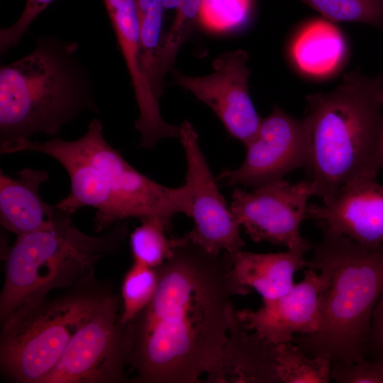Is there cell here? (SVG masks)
I'll return each instance as SVG.
<instances>
[{
    "instance_id": "obj_1",
    "label": "cell",
    "mask_w": 383,
    "mask_h": 383,
    "mask_svg": "<svg viewBox=\"0 0 383 383\" xmlns=\"http://www.w3.org/2000/svg\"><path fill=\"white\" fill-rule=\"evenodd\" d=\"M156 270L152 300L126 323L128 365L138 382H200L221 355L233 298L250 289L235 279L230 252L210 253L185 235Z\"/></svg>"
},
{
    "instance_id": "obj_2",
    "label": "cell",
    "mask_w": 383,
    "mask_h": 383,
    "mask_svg": "<svg viewBox=\"0 0 383 383\" xmlns=\"http://www.w3.org/2000/svg\"><path fill=\"white\" fill-rule=\"evenodd\" d=\"M306 98L313 196L327 202L349 183L376 179L383 168V76L355 70L333 91Z\"/></svg>"
},
{
    "instance_id": "obj_3",
    "label": "cell",
    "mask_w": 383,
    "mask_h": 383,
    "mask_svg": "<svg viewBox=\"0 0 383 383\" xmlns=\"http://www.w3.org/2000/svg\"><path fill=\"white\" fill-rule=\"evenodd\" d=\"M78 44L53 36L0 69V148L38 133L57 135L84 111H99Z\"/></svg>"
},
{
    "instance_id": "obj_4",
    "label": "cell",
    "mask_w": 383,
    "mask_h": 383,
    "mask_svg": "<svg viewBox=\"0 0 383 383\" xmlns=\"http://www.w3.org/2000/svg\"><path fill=\"white\" fill-rule=\"evenodd\" d=\"M311 250L309 267L325 279L321 325L315 333L295 335L291 342L332 363L365 359L372 313L383 292V243L365 246L323 230Z\"/></svg>"
},
{
    "instance_id": "obj_5",
    "label": "cell",
    "mask_w": 383,
    "mask_h": 383,
    "mask_svg": "<svg viewBox=\"0 0 383 383\" xmlns=\"http://www.w3.org/2000/svg\"><path fill=\"white\" fill-rule=\"evenodd\" d=\"M71 215L57 207L47 224L18 235L9 249L0 294L1 321L25 302L94 278L96 263L115 254L127 236L126 222L93 236L77 228Z\"/></svg>"
},
{
    "instance_id": "obj_6",
    "label": "cell",
    "mask_w": 383,
    "mask_h": 383,
    "mask_svg": "<svg viewBox=\"0 0 383 383\" xmlns=\"http://www.w3.org/2000/svg\"><path fill=\"white\" fill-rule=\"evenodd\" d=\"M114 294L93 278L17 307L1 321V374L14 382L43 383L77 330Z\"/></svg>"
},
{
    "instance_id": "obj_7",
    "label": "cell",
    "mask_w": 383,
    "mask_h": 383,
    "mask_svg": "<svg viewBox=\"0 0 383 383\" xmlns=\"http://www.w3.org/2000/svg\"><path fill=\"white\" fill-rule=\"evenodd\" d=\"M70 143L97 170L112 204L115 223L128 218H155L170 227L177 214L191 217L189 184L167 187L138 172L106 140L99 120L91 121L85 134Z\"/></svg>"
},
{
    "instance_id": "obj_8",
    "label": "cell",
    "mask_w": 383,
    "mask_h": 383,
    "mask_svg": "<svg viewBox=\"0 0 383 383\" xmlns=\"http://www.w3.org/2000/svg\"><path fill=\"white\" fill-rule=\"evenodd\" d=\"M115 294L74 333L43 383H121L126 379L128 337Z\"/></svg>"
},
{
    "instance_id": "obj_9",
    "label": "cell",
    "mask_w": 383,
    "mask_h": 383,
    "mask_svg": "<svg viewBox=\"0 0 383 383\" xmlns=\"http://www.w3.org/2000/svg\"><path fill=\"white\" fill-rule=\"evenodd\" d=\"M311 124L306 116L295 118L279 107L262 118L255 136L245 145L242 164L224 170L216 178L226 186L257 188L298 168L306 169L310 158Z\"/></svg>"
},
{
    "instance_id": "obj_10",
    "label": "cell",
    "mask_w": 383,
    "mask_h": 383,
    "mask_svg": "<svg viewBox=\"0 0 383 383\" xmlns=\"http://www.w3.org/2000/svg\"><path fill=\"white\" fill-rule=\"evenodd\" d=\"M313 196L309 180L291 184L283 179L252 191L235 189L231 211L255 242H268L307 252L311 244L300 233L306 218L308 200Z\"/></svg>"
},
{
    "instance_id": "obj_11",
    "label": "cell",
    "mask_w": 383,
    "mask_h": 383,
    "mask_svg": "<svg viewBox=\"0 0 383 383\" xmlns=\"http://www.w3.org/2000/svg\"><path fill=\"white\" fill-rule=\"evenodd\" d=\"M187 162L186 182L191 189L194 226L185 236L210 253H233L245 243L240 226L218 189L198 142V135L187 120L179 126V138Z\"/></svg>"
},
{
    "instance_id": "obj_12",
    "label": "cell",
    "mask_w": 383,
    "mask_h": 383,
    "mask_svg": "<svg viewBox=\"0 0 383 383\" xmlns=\"http://www.w3.org/2000/svg\"><path fill=\"white\" fill-rule=\"evenodd\" d=\"M245 51H228L213 62L214 71L205 76H188L174 71V82L206 104L228 133L245 145L256 134L262 117L249 94L250 70Z\"/></svg>"
},
{
    "instance_id": "obj_13",
    "label": "cell",
    "mask_w": 383,
    "mask_h": 383,
    "mask_svg": "<svg viewBox=\"0 0 383 383\" xmlns=\"http://www.w3.org/2000/svg\"><path fill=\"white\" fill-rule=\"evenodd\" d=\"M324 287L323 276L309 267L302 280L287 293L263 301L256 310H236L237 317L246 328L274 345L289 343L295 335H310L318 330Z\"/></svg>"
},
{
    "instance_id": "obj_14",
    "label": "cell",
    "mask_w": 383,
    "mask_h": 383,
    "mask_svg": "<svg viewBox=\"0 0 383 383\" xmlns=\"http://www.w3.org/2000/svg\"><path fill=\"white\" fill-rule=\"evenodd\" d=\"M117 43L125 60L138 106L135 128L140 134L141 148L151 149L161 140L179 138V126L166 122L145 71L134 0H103Z\"/></svg>"
},
{
    "instance_id": "obj_15",
    "label": "cell",
    "mask_w": 383,
    "mask_h": 383,
    "mask_svg": "<svg viewBox=\"0 0 383 383\" xmlns=\"http://www.w3.org/2000/svg\"><path fill=\"white\" fill-rule=\"evenodd\" d=\"M307 219L365 246L383 243V185L376 179L348 184L331 200L308 205Z\"/></svg>"
},
{
    "instance_id": "obj_16",
    "label": "cell",
    "mask_w": 383,
    "mask_h": 383,
    "mask_svg": "<svg viewBox=\"0 0 383 383\" xmlns=\"http://www.w3.org/2000/svg\"><path fill=\"white\" fill-rule=\"evenodd\" d=\"M277 345L245 327L233 313L221 355L206 382L279 383Z\"/></svg>"
},
{
    "instance_id": "obj_17",
    "label": "cell",
    "mask_w": 383,
    "mask_h": 383,
    "mask_svg": "<svg viewBox=\"0 0 383 383\" xmlns=\"http://www.w3.org/2000/svg\"><path fill=\"white\" fill-rule=\"evenodd\" d=\"M43 170L24 168L15 177L0 172V222L17 236L36 231L52 218L56 205L45 202L39 188L49 179Z\"/></svg>"
},
{
    "instance_id": "obj_18",
    "label": "cell",
    "mask_w": 383,
    "mask_h": 383,
    "mask_svg": "<svg viewBox=\"0 0 383 383\" xmlns=\"http://www.w3.org/2000/svg\"><path fill=\"white\" fill-rule=\"evenodd\" d=\"M289 53L295 67L306 77L333 76L347 60L345 38L338 26L324 18L309 20L296 30Z\"/></svg>"
},
{
    "instance_id": "obj_19",
    "label": "cell",
    "mask_w": 383,
    "mask_h": 383,
    "mask_svg": "<svg viewBox=\"0 0 383 383\" xmlns=\"http://www.w3.org/2000/svg\"><path fill=\"white\" fill-rule=\"evenodd\" d=\"M306 252L288 249L276 253H255L240 250L231 253L233 272L242 286L254 289L263 301L272 300L287 293L294 284L295 273L309 264Z\"/></svg>"
},
{
    "instance_id": "obj_20",
    "label": "cell",
    "mask_w": 383,
    "mask_h": 383,
    "mask_svg": "<svg viewBox=\"0 0 383 383\" xmlns=\"http://www.w3.org/2000/svg\"><path fill=\"white\" fill-rule=\"evenodd\" d=\"M137 11L143 64L152 90L160 99L164 85L158 76L162 36V0H134Z\"/></svg>"
},
{
    "instance_id": "obj_21",
    "label": "cell",
    "mask_w": 383,
    "mask_h": 383,
    "mask_svg": "<svg viewBox=\"0 0 383 383\" xmlns=\"http://www.w3.org/2000/svg\"><path fill=\"white\" fill-rule=\"evenodd\" d=\"M277 374L283 383H328L332 362L306 353L292 342L277 345Z\"/></svg>"
},
{
    "instance_id": "obj_22",
    "label": "cell",
    "mask_w": 383,
    "mask_h": 383,
    "mask_svg": "<svg viewBox=\"0 0 383 383\" xmlns=\"http://www.w3.org/2000/svg\"><path fill=\"white\" fill-rule=\"evenodd\" d=\"M168 229L169 226L157 219H142L130 235L133 262L157 268L168 260L175 243V238L167 237Z\"/></svg>"
},
{
    "instance_id": "obj_23",
    "label": "cell",
    "mask_w": 383,
    "mask_h": 383,
    "mask_svg": "<svg viewBox=\"0 0 383 383\" xmlns=\"http://www.w3.org/2000/svg\"><path fill=\"white\" fill-rule=\"evenodd\" d=\"M158 273L152 268L133 262L123 277L121 289V321L133 320L152 300L158 284Z\"/></svg>"
},
{
    "instance_id": "obj_24",
    "label": "cell",
    "mask_w": 383,
    "mask_h": 383,
    "mask_svg": "<svg viewBox=\"0 0 383 383\" xmlns=\"http://www.w3.org/2000/svg\"><path fill=\"white\" fill-rule=\"evenodd\" d=\"M332 22H355L383 28V0H300Z\"/></svg>"
},
{
    "instance_id": "obj_25",
    "label": "cell",
    "mask_w": 383,
    "mask_h": 383,
    "mask_svg": "<svg viewBox=\"0 0 383 383\" xmlns=\"http://www.w3.org/2000/svg\"><path fill=\"white\" fill-rule=\"evenodd\" d=\"M202 0H182L173 24L164 37L158 61V76L162 84L182 45L199 22Z\"/></svg>"
},
{
    "instance_id": "obj_26",
    "label": "cell",
    "mask_w": 383,
    "mask_h": 383,
    "mask_svg": "<svg viewBox=\"0 0 383 383\" xmlns=\"http://www.w3.org/2000/svg\"><path fill=\"white\" fill-rule=\"evenodd\" d=\"M253 0H202L199 23L221 33L243 26L249 19Z\"/></svg>"
},
{
    "instance_id": "obj_27",
    "label": "cell",
    "mask_w": 383,
    "mask_h": 383,
    "mask_svg": "<svg viewBox=\"0 0 383 383\" xmlns=\"http://www.w3.org/2000/svg\"><path fill=\"white\" fill-rule=\"evenodd\" d=\"M331 377L338 383H383V362L365 358L350 363H332Z\"/></svg>"
},
{
    "instance_id": "obj_28",
    "label": "cell",
    "mask_w": 383,
    "mask_h": 383,
    "mask_svg": "<svg viewBox=\"0 0 383 383\" xmlns=\"http://www.w3.org/2000/svg\"><path fill=\"white\" fill-rule=\"evenodd\" d=\"M54 0H26L23 11L16 21L0 30V53L14 48L27 32L33 21Z\"/></svg>"
},
{
    "instance_id": "obj_29",
    "label": "cell",
    "mask_w": 383,
    "mask_h": 383,
    "mask_svg": "<svg viewBox=\"0 0 383 383\" xmlns=\"http://www.w3.org/2000/svg\"><path fill=\"white\" fill-rule=\"evenodd\" d=\"M366 358L383 362V292L372 313L366 343Z\"/></svg>"
},
{
    "instance_id": "obj_30",
    "label": "cell",
    "mask_w": 383,
    "mask_h": 383,
    "mask_svg": "<svg viewBox=\"0 0 383 383\" xmlns=\"http://www.w3.org/2000/svg\"><path fill=\"white\" fill-rule=\"evenodd\" d=\"M182 0H162L164 9H177Z\"/></svg>"
}]
</instances>
